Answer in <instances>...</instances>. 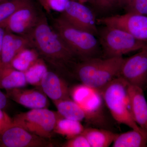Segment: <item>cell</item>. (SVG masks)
I'll return each instance as SVG.
<instances>
[{"mask_svg": "<svg viewBox=\"0 0 147 147\" xmlns=\"http://www.w3.org/2000/svg\"><path fill=\"white\" fill-rule=\"evenodd\" d=\"M13 124V119L3 110L0 109V134Z\"/></svg>", "mask_w": 147, "mask_h": 147, "instance_id": "obj_29", "label": "cell"}, {"mask_svg": "<svg viewBox=\"0 0 147 147\" xmlns=\"http://www.w3.org/2000/svg\"><path fill=\"white\" fill-rule=\"evenodd\" d=\"M60 16L75 28L90 33L96 37L98 36L95 14L84 3L75 0H69Z\"/></svg>", "mask_w": 147, "mask_h": 147, "instance_id": "obj_8", "label": "cell"}, {"mask_svg": "<svg viewBox=\"0 0 147 147\" xmlns=\"http://www.w3.org/2000/svg\"><path fill=\"white\" fill-rule=\"evenodd\" d=\"M97 24L115 27L129 33L137 39L147 42V16L126 13L97 18Z\"/></svg>", "mask_w": 147, "mask_h": 147, "instance_id": "obj_7", "label": "cell"}, {"mask_svg": "<svg viewBox=\"0 0 147 147\" xmlns=\"http://www.w3.org/2000/svg\"><path fill=\"white\" fill-rule=\"evenodd\" d=\"M1 90L0 89V109L3 110L7 106L8 98Z\"/></svg>", "mask_w": 147, "mask_h": 147, "instance_id": "obj_30", "label": "cell"}, {"mask_svg": "<svg viewBox=\"0 0 147 147\" xmlns=\"http://www.w3.org/2000/svg\"><path fill=\"white\" fill-rule=\"evenodd\" d=\"M47 13L52 11L62 12L69 0H38Z\"/></svg>", "mask_w": 147, "mask_h": 147, "instance_id": "obj_27", "label": "cell"}, {"mask_svg": "<svg viewBox=\"0 0 147 147\" xmlns=\"http://www.w3.org/2000/svg\"><path fill=\"white\" fill-rule=\"evenodd\" d=\"M121 7L126 13L147 16V0H122Z\"/></svg>", "mask_w": 147, "mask_h": 147, "instance_id": "obj_25", "label": "cell"}, {"mask_svg": "<svg viewBox=\"0 0 147 147\" xmlns=\"http://www.w3.org/2000/svg\"><path fill=\"white\" fill-rule=\"evenodd\" d=\"M98 40L105 58L123 55L141 50L147 42L136 38L129 33L115 27L104 26L98 30Z\"/></svg>", "mask_w": 147, "mask_h": 147, "instance_id": "obj_5", "label": "cell"}, {"mask_svg": "<svg viewBox=\"0 0 147 147\" xmlns=\"http://www.w3.org/2000/svg\"><path fill=\"white\" fill-rule=\"evenodd\" d=\"M47 70V65L44 61L38 59L24 72L27 83L40 87L43 76Z\"/></svg>", "mask_w": 147, "mask_h": 147, "instance_id": "obj_22", "label": "cell"}, {"mask_svg": "<svg viewBox=\"0 0 147 147\" xmlns=\"http://www.w3.org/2000/svg\"><path fill=\"white\" fill-rule=\"evenodd\" d=\"M6 90L8 99L32 109L46 108L48 105L47 96L43 92L35 90L15 88Z\"/></svg>", "mask_w": 147, "mask_h": 147, "instance_id": "obj_15", "label": "cell"}, {"mask_svg": "<svg viewBox=\"0 0 147 147\" xmlns=\"http://www.w3.org/2000/svg\"><path fill=\"white\" fill-rule=\"evenodd\" d=\"M27 83L25 74L12 67H0V89L5 90L23 88Z\"/></svg>", "mask_w": 147, "mask_h": 147, "instance_id": "obj_17", "label": "cell"}, {"mask_svg": "<svg viewBox=\"0 0 147 147\" xmlns=\"http://www.w3.org/2000/svg\"><path fill=\"white\" fill-rule=\"evenodd\" d=\"M98 12L107 13L121 7L122 0H89Z\"/></svg>", "mask_w": 147, "mask_h": 147, "instance_id": "obj_26", "label": "cell"}, {"mask_svg": "<svg viewBox=\"0 0 147 147\" xmlns=\"http://www.w3.org/2000/svg\"><path fill=\"white\" fill-rule=\"evenodd\" d=\"M63 147H90L86 137L81 134L68 139L62 145Z\"/></svg>", "mask_w": 147, "mask_h": 147, "instance_id": "obj_28", "label": "cell"}, {"mask_svg": "<svg viewBox=\"0 0 147 147\" xmlns=\"http://www.w3.org/2000/svg\"><path fill=\"white\" fill-rule=\"evenodd\" d=\"M82 134L86 138L90 147H108L113 144L118 134L105 129L89 127Z\"/></svg>", "mask_w": 147, "mask_h": 147, "instance_id": "obj_18", "label": "cell"}, {"mask_svg": "<svg viewBox=\"0 0 147 147\" xmlns=\"http://www.w3.org/2000/svg\"><path fill=\"white\" fill-rule=\"evenodd\" d=\"M124 60L123 57H96L80 61L74 67L73 76L84 85L100 91L119 77Z\"/></svg>", "mask_w": 147, "mask_h": 147, "instance_id": "obj_2", "label": "cell"}, {"mask_svg": "<svg viewBox=\"0 0 147 147\" xmlns=\"http://www.w3.org/2000/svg\"><path fill=\"white\" fill-rule=\"evenodd\" d=\"M40 87L45 95L54 102L70 98V90L66 82L56 71L47 70Z\"/></svg>", "mask_w": 147, "mask_h": 147, "instance_id": "obj_14", "label": "cell"}, {"mask_svg": "<svg viewBox=\"0 0 147 147\" xmlns=\"http://www.w3.org/2000/svg\"><path fill=\"white\" fill-rule=\"evenodd\" d=\"M52 27L79 61L96 57L101 50L96 36L73 26L61 16L53 19Z\"/></svg>", "mask_w": 147, "mask_h": 147, "instance_id": "obj_4", "label": "cell"}, {"mask_svg": "<svg viewBox=\"0 0 147 147\" xmlns=\"http://www.w3.org/2000/svg\"><path fill=\"white\" fill-rule=\"evenodd\" d=\"M75 1H76V0H75ZM77 1H78V0H77Z\"/></svg>", "mask_w": 147, "mask_h": 147, "instance_id": "obj_34", "label": "cell"}, {"mask_svg": "<svg viewBox=\"0 0 147 147\" xmlns=\"http://www.w3.org/2000/svg\"><path fill=\"white\" fill-rule=\"evenodd\" d=\"M32 2V0H5L0 3V25L19 9Z\"/></svg>", "mask_w": 147, "mask_h": 147, "instance_id": "obj_23", "label": "cell"}, {"mask_svg": "<svg viewBox=\"0 0 147 147\" xmlns=\"http://www.w3.org/2000/svg\"><path fill=\"white\" fill-rule=\"evenodd\" d=\"M49 139L40 137L13 123L0 134V147H52Z\"/></svg>", "mask_w": 147, "mask_h": 147, "instance_id": "obj_10", "label": "cell"}, {"mask_svg": "<svg viewBox=\"0 0 147 147\" xmlns=\"http://www.w3.org/2000/svg\"><path fill=\"white\" fill-rule=\"evenodd\" d=\"M36 52L26 49L16 55L11 63V66L19 71H26L38 59Z\"/></svg>", "mask_w": 147, "mask_h": 147, "instance_id": "obj_24", "label": "cell"}, {"mask_svg": "<svg viewBox=\"0 0 147 147\" xmlns=\"http://www.w3.org/2000/svg\"><path fill=\"white\" fill-rule=\"evenodd\" d=\"M32 47L26 36L5 30L0 59V67L11 66V63L19 53Z\"/></svg>", "mask_w": 147, "mask_h": 147, "instance_id": "obj_13", "label": "cell"}, {"mask_svg": "<svg viewBox=\"0 0 147 147\" xmlns=\"http://www.w3.org/2000/svg\"><path fill=\"white\" fill-rule=\"evenodd\" d=\"M79 2L82 3H85L88 2L89 0H78Z\"/></svg>", "mask_w": 147, "mask_h": 147, "instance_id": "obj_32", "label": "cell"}, {"mask_svg": "<svg viewBox=\"0 0 147 147\" xmlns=\"http://www.w3.org/2000/svg\"><path fill=\"white\" fill-rule=\"evenodd\" d=\"M70 96L85 111L88 120L100 117L103 100L99 91L82 84L70 90Z\"/></svg>", "mask_w": 147, "mask_h": 147, "instance_id": "obj_12", "label": "cell"}, {"mask_svg": "<svg viewBox=\"0 0 147 147\" xmlns=\"http://www.w3.org/2000/svg\"><path fill=\"white\" fill-rule=\"evenodd\" d=\"M84 129L80 121L64 118L61 116L57 121L55 132L65 136L68 139L82 134Z\"/></svg>", "mask_w": 147, "mask_h": 147, "instance_id": "obj_21", "label": "cell"}, {"mask_svg": "<svg viewBox=\"0 0 147 147\" xmlns=\"http://www.w3.org/2000/svg\"><path fill=\"white\" fill-rule=\"evenodd\" d=\"M147 145V136L132 129L118 134L112 144L113 147H144Z\"/></svg>", "mask_w": 147, "mask_h": 147, "instance_id": "obj_20", "label": "cell"}, {"mask_svg": "<svg viewBox=\"0 0 147 147\" xmlns=\"http://www.w3.org/2000/svg\"><path fill=\"white\" fill-rule=\"evenodd\" d=\"M40 16L32 2L19 9L0 27L12 33L26 36L36 25Z\"/></svg>", "mask_w": 147, "mask_h": 147, "instance_id": "obj_11", "label": "cell"}, {"mask_svg": "<svg viewBox=\"0 0 147 147\" xmlns=\"http://www.w3.org/2000/svg\"><path fill=\"white\" fill-rule=\"evenodd\" d=\"M5 1V0H0V3L1 2L3 1Z\"/></svg>", "mask_w": 147, "mask_h": 147, "instance_id": "obj_33", "label": "cell"}, {"mask_svg": "<svg viewBox=\"0 0 147 147\" xmlns=\"http://www.w3.org/2000/svg\"><path fill=\"white\" fill-rule=\"evenodd\" d=\"M54 102L58 113L64 118L80 122L86 119L83 108L70 98Z\"/></svg>", "mask_w": 147, "mask_h": 147, "instance_id": "obj_19", "label": "cell"}, {"mask_svg": "<svg viewBox=\"0 0 147 147\" xmlns=\"http://www.w3.org/2000/svg\"><path fill=\"white\" fill-rule=\"evenodd\" d=\"M128 91L132 117L138 126L147 134V102L144 90L129 84Z\"/></svg>", "mask_w": 147, "mask_h": 147, "instance_id": "obj_16", "label": "cell"}, {"mask_svg": "<svg viewBox=\"0 0 147 147\" xmlns=\"http://www.w3.org/2000/svg\"><path fill=\"white\" fill-rule=\"evenodd\" d=\"M61 116L46 108L33 109L12 118L13 123L33 134L50 139L55 132L57 121Z\"/></svg>", "mask_w": 147, "mask_h": 147, "instance_id": "obj_6", "label": "cell"}, {"mask_svg": "<svg viewBox=\"0 0 147 147\" xmlns=\"http://www.w3.org/2000/svg\"><path fill=\"white\" fill-rule=\"evenodd\" d=\"M26 37L32 48L54 71L60 75H73L74 67L80 61L49 24L44 14H40L36 25Z\"/></svg>", "mask_w": 147, "mask_h": 147, "instance_id": "obj_1", "label": "cell"}, {"mask_svg": "<svg viewBox=\"0 0 147 147\" xmlns=\"http://www.w3.org/2000/svg\"><path fill=\"white\" fill-rule=\"evenodd\" d=\"M129 84L122 78L118 77L106 85L100 92L105 105L117 122L125 125L147 136L132 117L129 97Z\"/></svg>", "mask_w": 147, "mask_h": 147, "instance_id": "obj_3", "label": "cell"}, {"mask_svg": "<svg viewBox=\"0 0 147 147\" xmlns=\"http://www.w3.org/2000/svg\"><path fill=\"white\" fill-rule=\"evenodd\" d=\"M5 32V30L2 27H0V59H1V53L2 49L4 37Z\"/></svg>", "mask_w": 147, "mask_h": 147, "instance_id": "obj_31", "label": "cell"}, {"mask_svg": "<svg viewBox=\"0 0 147 147\" xmlns=\"http://www.w3.org/2000/svg\"><path fill=\"white\" fill-rule=\"evenodd\" d=\"M119 77L129 85L141 88H147V45L139 52L124 60Z\"/></svg>", "mask_w": 147, "mask_h": 147, "instance_id": "obj_9", "label": "cell"}]
</instances>
